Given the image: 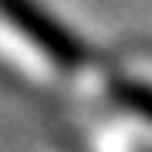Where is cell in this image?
<instances>
[{
  "label": "cell",
  "mask_w": 152,
  "mask_h": 152,
  "mask_svg": "<svg viewBox=\"0 0 152 152\" xmlns=\"http://www.w3.org/2000/svg\"><path fill=\"white\" fill-rule=\"evenodd\" d=\"M0 14L31 44H37L58 68H78L81 64V58H85L81 44L71 37V31H64L54 17L44 14L41 4H34V0H0Z\"/></svg>",
  "instance_id": "obj_1"
}]
</instances>
